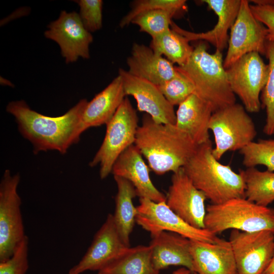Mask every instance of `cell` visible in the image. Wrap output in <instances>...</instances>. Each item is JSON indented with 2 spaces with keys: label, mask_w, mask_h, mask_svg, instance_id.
<instances>
[{
  "label": "cell",
  "mask_w": 274,
  "mask_h": 274,
  "mask_svg": "<svg viewBox=\"0 0 274 274\" xmlns=\"http://www.w3.org/2000/svg\"><path fill=\"white\" fill-rule=\"evenodd\" d=\"M87 102L82 99L57 117L33 111L23 100L11 101L6 111L15 118L19 132L32 144L35 154L54 150L63 154L80 140V125Z\"/></svg>",
  "instance_id": "1"
},
{
  "label": "cell",
  "mask_w": 274,
  "mask_h": 274,
  "mask_svg": "<svg viewBox=\"0 0 274 274\" xmlns=\"http://www.w3.org/2000/svg\"><path fill=\"white\" fill-rule=\"evenodd\" d=\"M134 145L159 175L183 167L198 146L176 125L156 123L147 114L138 128Z\"/></svg>",
  "instance_id": "2"
},
{
  "label": "cell",
  "mask_w": 274,
  "mask_h": 274,
  "mask_svg": "<svg viewBox=\"0 0 274 274\" xmlns=\"http://www.w3.org/2000/svg\"><path fill=\"white\" fill-rule=\"evenodd\" d=\"M213 149L211 140L198 145L183 166L184 172L212 204L245 197L246 186L243 176L216 159Z\"/></svg>",
  "instance_id": "3"
},
{
  "label": "cell",
  "mask_w": 274,
  "mask_h": 274,
  "mask_svg": "<svg viewBox=\"0 0 274 274\" xmlns=\"http://www.w3.org/2000/svg\"><path fill=\"white\" fill-rule=\"evenodd\" d=\"M207 44L200 41L188 61L176 68L192 82L195 94L206 102L214 112L235 102L224 67L222 52L208 51Z\"/></svg>",
  "instance_id": "4"
},
{
  "label": "cell",
  "mask_w": 274,
  "mask_h": 274,
  "mask_svg": "<svg viewBox=\"0 0 274 274\" xmlns=\"http://www.w3.org/2000/svg\"><path fill=\"white\" fill-rule=\"evenodd\" d=\"M204 228L216 235L229 229L248 232L270 230L274 233V210L245 197L211 203L206 208Z\"/></svg>",
  "instance_id": "5"
},
{
  "label": "cell",
  "mask_w": 274,
  "mask_h": 274,
  "mask_svg": "<svg viewBox=\"0 0 274 274\" xmlns=\"http://www.w3.org/2000/svg\"><path fill=\"white\" fill-rule=\"evenodd\" d=\"M138 122L136 110L125 97L106 124L103 142L89 163L91 167L99 166L100 179L106 178L111 173L113 165L120 154L134 144L139 126Z\"/></svg>",
  "instance_id": "6"
},
{
  "label": "cell",
  "mask_w": 274,
  "mask_h": 274,
  "mask_svg": "<svg viewBox=\"0 0 274 274\" xmlns=\"http://www.w3.org/2000/svg\"><path fill=\"white\" fill-rule=\"evenodd\" d=\"M209 129L215 143L213 154L218 160L227 151H240L257 135L252 119L244 107L237 103L213 112Z\"/></svg>",
  "instance_id": "7"
},
{
  "label": "cell",
  "mask_w": 274,
  "mask_h": 274,
  "mask_svg": "<svg viewBox=\"0 0 274 274\" xmlns=\"http://www.w3.org/2000/svg\"><path fill=\"white\" fill-rule=\"evenodd\" d=\"M19 174L5 170L0 183V262L10 258L26 235L21 212V200L17 188Z\"/></svg>",
  "instance_id": "8"
},
{
  "label": "cell",
  "mask_w": 274,
  "mask_h": 274,
  "mask_svg": "<svg viewBox=\"0 0 274 274\" xmlns=\"http://www.w3.org/2000/svg\"><path fill=\"white\" fill-rule=\"evenodd\" d=\"M232 91L241 99L247 112L257 113L261 108L260 93L268 76V65L257 52L246 54L226 69Z\"/></svg>",
  "instance_id": "9"
},
{
  "label": "cell",
  "mask_w": 274,
  "mask_h": 274,
  "mask_svg": "<svg viewBox=\"0 0 274 274\" xmlns=\"http://www.w3.org/2000/svg\"><path fill=\"white\" fill-rule=\"evenodd\" d=\"M136 222L149 232L151 236L162 231L181 235L191 240L215 243L220 238L206 229H198L188 224L166 204L165 201L156 202L140 198Z\"/></svg>",
  "instance_id": "10"
},
{
  "label": "cell",
  "mask_w": 274,
  "mask_h": 274,
  "mask_svg": "<svg viewBox=\"0 0 274 274\" xmlns=\"http://www.w3.org/2000/svg\"><path fill=\"white\" fill-rule=\"evenodd\" d=\"M229 241L236 274H263L274 254V233L270 230L243 232L232 230Z\"/></svg>",
  "instance_id": "11"
},
{
  "label": "cell",
  "mask_w": 274,
  "mask_h": 274,
  "mask_svg": "<svg viewBox=\"0 0 274 274\" xmlns=\"http://www.w3.org/2000/svg\"><path fill=\"white\" fill-rule=\"evenodd\" d=\"M230 30L227 52L223 61L225 70L246 54L255 52L265 55L267 29L253 15L249 1L241 0Z\"/></svg>",
  "instance_id": "12"
},
{
  "label": "cell",
  "mask_w": 274,
  "mask_h": 274,
  "mask_svg": "<svg viewBox=\"0 0 274 274\" xmlns=\"http://www.w3.org/2000/svg\"><path fill=\"white\" fill-rule=\"evenodd\" d=\"M48 28L44 36L58 44L66 63L74 62L79 57L90 58L89 45L93 37L84 26L79 14L62 11Z\"/></svg>",
  "instance_id": "13"
},
{
  "label": "cell",
  "mask_w": 274,
  "mask_h": 274,
  "mask_svg": "<svg viewBox=\"0 0 274 274\" xmlns=\"http://www.w3.org/2000/svg\"><path fill=\"white\" fill-rule=\"evenodd\" d=\"M206 199L203 193L194 185L183 167L173 173L165 202L184 221L195 228L205 229Z\"/></svg>",
  "instance_id": "14"
},
{
  "label": "cell",
  "mask_w": 274,
  "mask_h": 274,
  "mask_svg": "<svg viewBox=\"0 0 274 274\" xmlns=\"http://www.w3.org/2000/svg\"><path fill=\"white\" fill-rule=\"evenodd\" d=\"M126 95L134 97L138 110L145 112L156 123L175 125L174 106L165 98L157 85L134 76L123 68L118 72Z\"/></svg>",
  "instance_id": "15"
},
{
  "label": "cell",
  "mask_w": 274,
  "mask_h": 274,
  "mask_svg": "<svg viewBox=\"0 0 274 274\" xmlns=\"http://www.w3.org/2000/svg\"><path fill=\"white\" fill-rule=\"evenodd\" d=\"M127 247L118 232L113 215L110 214L95 234L85 255L70 268L68 274H81L87 270L99 271L115 260Z\"/></svg>",
  "instance_id": "16"
},
{
  "label": "cell",
  "mask_w": 274,
  "mask_h": 274,
  "mask_svg": "<svg viewBox=\"0 0 274 274\" xmlns=\"http://www.w3.org/2000/svg\"><path fill=\"white\" fill-rule=\"evenodd\" d=\"M111 173L114 176L123 178L130 182L140 198H146L156 202L166 200V196L153 184L149 168L134 144L120 154L113 165Z\"/></svg>",
  "instance_id": "17"
},
{
  "label": "cell",
  "mask_w": 274,
  "mask_h": 274,
  "mask_svg": "<svg viewBox=\"0 0 274 274\" xmlns=\"http://www.w3.org/2000/svg\"><path fill=\"white\" fill-rule=\"evenodd\" d=\"M190 240L194 271L198 274H236L234 254L229 241L215 243Z\"/></svg>",
  "instance_id": "18"
},
{
  "label": "cell",
  "mask_w": 274,
  "mask_h": 274,
  "mask_svg": "<svg viewBox=\"0 0 274 274\" xmlns=\"http://www.w3.org/2000/svg\"><path fill=\"white\" fill-rule=\"evenodd\" d=\"M241 0H203L218 17L214 28L204 32H194L185 30L173 21L170 28L187 38L190 42L202 40L210 43L216 50L222 51L228 42V31L237 17Z\"/></svg>",
  "instance_id": "19"
},
{
  "label": "cell",
  "mask_w": 274,
  "mask_h": 274,
  "mask_svg": "<svg viewBox=\"0 0 274 274\" xmlns=\"http://www.w3.org/2000/svg\"><path fill=\"white\" fill-rule=\"evenodd\" d=\"M127 71L132 75L157 86L168 81L177 73L176 66L149 47L133 44L131 54L127 58Z\"/></svg>",
  "instance_id": "20"
},
{
  "label": "cell",
  "mask_w": 274,
  "mask_h": 274,
  "mask_svg": "<svg viewBox=\"0 0 274 274\" xmlns=\"http://www.w3.org/2000/svg\"><path fill=\"white\" fill-rule=\"evenodd\" d=\"M125 97L122 79L118 75L104 90L88 101L80 125V134L90 127L106 125Z\"/></svg>",
  "instance_id": "21"
},
{
  "label": "cell",
  "mask_w": 274,
  "mask_h": 274,
  "mask_svg": "<svg viewBox=\"0 0 274 274\" xmlns=\"http://www.w3.org/2000/svg\"><path fill=\"white\" fill-rule=\"evenodd\" d=\"M152 237L150 244L152 259L157 270L160 271L169 266L175 265L194 271L189 239L167 231L159 232Z\"/></svg>",
  "instance_id": "22"
},
{
  "label": "cell",
  "mask_w": 274,
  "mask_h": 274,
  "mask_svg": "<svg viewBox=\"0 0 274 274\" xmlns=\"http://www.w3.org/2000/svg\"><path fill=\"white\" fill-rule=\"evenodd\" d=\"M213 112L195 94L178 106L176 126L186 132L198 145L210 140L209 123Z\"/></svg>",
  "instance_id": "23"
},
{
  "label": "cell",
  "mask_w": 274,
  "mask_h": 274,
  "mask_svg": "<svg viewBox=\"0 0 274 274\" xmlns=\"http://www.w3.org/2000/svg\"><path fill=\"white\" fill-rule=\"evenodd\" d=\"M114 177L118 189L115 197V210L113 215L114 223L122 241L126 246L129 247L130 235L138 213L133 199L137 194L134 186L128 180L117 176Z\"/></svg>",
  "instance_id": "24"
},
{
  "label": "cell",
  "mask_w": 274,
  "mask_h": 274,
  "mask_svg": "<svg viewBox=\"0 0 274 274\" xmlns=\"http://www.w3.org/2000/svg\"><path fill=\"white\" fill-rule=\"evenodd\" d=\"M153 263L149 246L128 247L98 274H159Z\"/></svg>",
  "instance_id": "25"
},
{
  "label": "cell",
  "mask_w": 274,
  "mask_h": 274,
  "mask_svg": "<svg viewBox=\"0 0 274 274\" xmlns=\"http://www.w3.org/2000/svg\"><path fill=\"white\" fill-rule=\"evenodd\" d=\"M186 37L171 28L163 34L152 38L150 47L156 54L179 66L184 65L189 60L194 48Z\"/></svg>",
  "instance_id": "26"
},
{
  "label": "cell",
  "mask_w": 274,
  "mask_h": 274,
  "mask_svg": "<svg viewBox=\"0 0 274 274\" xmlns=\"http://www.w3.org/2000/svg\"><path fill=\"white\" fill-rule=\"evenodd\" d=\"M239 173L245 181L246 198L264 207L274 201V172L249 167Z\"/></svg>",
  "instance_id": "27"
},
{
  "label": "cell",
  "mask_w": 274,
  "mask_h": 274,
  "mask_svg": "<svg viewBox=\"0 0 274 274\" xmlns=\"http://www.w3.org/2000/svg\"><path fill=\"white\" fill-rule=\"evenodd\" d=\"M243 163L247 168L264 165L274 172V140L252 142L240 150Z\"/></svg>",
  "instance_id": "28"
},
{
  "label": "cell",
  "mask_w": 274,
  "mask_h": 274,
  "mask_svg": "<svg viewBox=\"0 0 274 274\" xmlns=\"http://www.w3.org/2000/svg\"><path fill=\"white\" fill-rule=\"evenodd\" d=\"M186 6L185 0H136L132 3L130 11L122 18L119 26L124 27L138 15L154 10L167 11L175 17L186 11Z\"/></svg>",
  "instance_id": "29"
},
{
  "label": "cell",
  "mask_w": 274,
  "mask_h": 274,
  "mask_svg": "<svg viewBox=\"0 0 274 274\" xmlns=\"http://www.w3.org/2000/svg\"><path fill=\"white\" fill-rule=\"evenodd\" d=\"M265 56L268 59V76L262 91L261 100L266 114L263 131L270 135L274 134V41H267Z\"/></svg>",
  "instance_id": "30"
},
{
  "label": "cell",
  "mask_w": 274,
  "mask_h": 274,
  "mask_svg": "<svg viewBox=\"0 0 274 274\" xmlns=\"http://www.w3.org/2000/svg\"><path fill=\"white\" fill-rule=\"evenodd\" d=\"M173 15L165 10H154L142 13L136 16L131 23L138 25L140 30L157 37L170 28Z\"/></svg>",
  "instance_id": "31"
},
{
  "label": "cell",
  "mask_w": 274,
  "mask_h": 274,
  "mask_svg": "<svg viewBox=\"0 0 274 274\" xmlns=\"http://www.w3.org/2000/svg\"><path fill=\"white\" fill-rule=\"evenodd\" d=\"M176 70L174 77L158 86L165 98L173 106H179L191 95L195 94V88L191 80Z\"/></svg>",
  "instance_id": "32"
},
{
  "label": "cell",
  "mask_w": 274,
  "mask_h": 274,
  "mask_svg": "<svg viewBox=\"0 0 274 274\" xmlns=\"http://www.w3.org/2000/svg\"><path fill=\"white\" fill-rule=\"evenodd\" d=\"M28 244L29 239L26 235L12 256L0 262V274H26L28 268Z\"/></svg>",
  "instance_id": "33"
},
{
  "label": "cell",
  "mask_w": 274,
  "mask_h": 274,
  "mask_svg": "<svg viewBox=\"0 0 274 274\" xmlns=\"http://www.w3.org/2000/svg\"><path fill=\"white\" fill-rule=\"evenodd\" d=\"M80 7L79 16L85 28L90 32L101 29L102 26L101 0L76 1Z\"/></svg>",
  "instance_id": "34"
},
{
  "label": "cell",
  "mask_w": 274,
  "mask_h": 274,
  "mask_svg": "<svg viewBox=\"0 0 274 274\" xmlns=\"http://www.w3.org/2000/svg\"><path fill=\"white\" fill-rule=\"evenodd\" d=\"M250 8L255 18L267 28V40L274 41V7L255 4Z\"/></svg>",
  "instance_id": "35"
},
{
  "label": "cell",
  "mask_w": 274,
  "mask_h": 274,
  "mask_svg": "<svg viewBox=\"0 0 274 274\" xmlns=\"http://www.w3.org/2000/svg\"><path fill=\"white\" fill-rule=\"evenodd\" d=\"M173 274H198L197 272L190 270L186 268L182 267L175 271H174Z\"/></svg>",
  "instance_id": "36"
},
{
  "label": "cell",
  "mask_w": 274,
  "mask_h": 274,
  "mask_svg": "<svg viewBox=\"0 0 274 274\" xmlns=\"http://www.w3.org/2000/svg\"><path fill=\"white\" fill-rule=\"evenodd\" d=\"M263 274H274V254L269 265Z\"/></svg>",
  "instance_id": "37"
}]
</instances>
